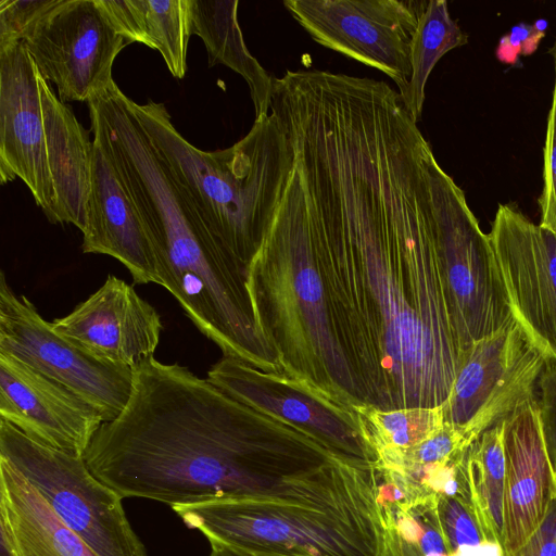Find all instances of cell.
I'll use <instances>...</instances> for the list:
<instances>
[{"label":"cell","instance_id":"9","mask_svg":"<svg viewBox=\"0 0 556 556\" xmlns=\"http://www.w3.org/2000/svg\"><path fill=\"white\" fill-rule=\"evenodd\" d=\"M22 42L61 101H88L114 83L113 63L130 42L116 31L99 0H58Z\"/></svg>","mask_w":556,"mask_h":556},{"label":"cell","instance_id":"1","mask_svg":"<svg viewBox=\"0 0 556 556\" xmlns=\"http://www.w3.org/2000/svg\"><path fill=\"white\" fill-rule=\"evenodd\" d=\"M278 117L289 167L247 271L276 371L351 412L443 406L463 358L450 175L389 85L327 88Z\"/></svg>","mask_w":556,"mask_h":556},{"label":"cell","instance_id":"19","mask_svg":"<svg viewBox=\"0 0 556 556\" xmlns=\"http://www.w3.org/2000/svg\"><path fill=\"white\" fill-rule=\"evenodd\" d=\"M0 507L21 556H97L14 467L0 459Z\"/></svg>","mask_w":556,"mask_h":556},{"label":"cell","instance_id":"3","mask_svg":"<svg viewBox=\"0 0 556 556\" xmlns=\"http://www.w3.org/2000/svg\"><path fill=\"white\" fill-rule=\"evenodd\" d=\"M91 132L136 204L155 253L160 286L224 356L274 371L254 324L247 278L224 254L179 187L130 101L105 106L93 119Z\"/></svg>","mask_w":556,"mask_h":556},{"label":"cell","instance_id":"23","mask_svg":"<svg viewBox=\"0 0 556 556\" xmlns=\"http://www.w3.org/2000/svg\"><path fill=\"white\" fill-rule=\"evenodd\" d=\"M469 36L448 11L445 0H429L422 12L410 46V77L401 96L415 122L421 116L427 80L439 60L453 49L463 47Z\"/></svg>","mask_w":556,"mask_h":556},{"label":"cell","instance_id":"17","mask_svg":"<svg viewBox=\"0 0 556 556\" xmlns=\"http://www.w3.org/2000/svg\"><path fill=\"white\" fill-rule=\"evenodd\" d=\"M504 447L503 548L513 556L539 527L556 491L535 399L504 421Z\"/></svg>","mask_w":556,"mask_h":556},{"label":"cell","instance_id":"5","mask_svg":"<svg viewBox=\"0 0 556 556\" xmlns=\"http://www.w3.org/2000/svg\"><path fill=\"white\" fill-rule=\"evenodd\" d=\"M210 543L285 556H389L381 492L329 505L217 500L173 506Z\"/></svg>","mask_w":556,"mask_h":556},{"label":"cell","instance_id":"6","mask_svg":"<svg viewBox=\"0 0 556 556\" xmlns=\"http://www.w3.org/2000/svg\"><path fill=\"white\" fill-rule=\"evenodd\" d=\"M0 459L14 467L97 556H148L123 507L85 457L41 444L0 419Z\"/></svg>","mask_w":556,"mask_h":556},{"label":"cell","instance_id":"21","mask_svg":"<svg viewBox=\"0 0 556 556\" xmlns=\"http://www.w3.org/2000/svg\"><path fill=\"white\" fill-rule=\"evenodd\" d=\"M389 556H451L438 495H400L380 482Z\"/></svg>","mask_w":556,"mask_h":556},{"label":"cell","instance_id":"26","mask_svg":"<svg viewBox=\"0 0 556 556\" xmlns=\"http://www.w3.org/2000/svg\"><path fill=\"white\" fill-rule=\"evenodd\" d=\"M438 511L451 556H505L503 546L485 535L462 485L438 495Z\"/></svg>","mask_w":556,"mask_h":556},{"label":"cell","instance_id":"33","mask_svg":"<svg viewBox=\"0 0 556 556\" xmlns=\"http://www.w3.org/2000/svg\"><path fill=\"white\" fill-rule=\"evenodd\" d=\"M0 556H21L10 521L2 507H0Z\"/></svg>","mask_w":556,"mask_h":556},{"label":"cell","instance_id":"13","mask_svg":"<svg viewBox=\"0 0 556 556\" xmlns=\"http://www.w3.org/2000/svg\"><path fill=\"white\" fill-rule=\"evenodd\" d=\"M206 379L240 402L306 428L341 456L376 466L377 457L353 412L303 390L285 376L223 356Z\"/></svg>","mask_w":556,"mask_h":556},{"label":"cell","instance_id":"34","mask_svg":"<svg viewBox=\"0 0 556 556\" xmlns=\"http://www.w3.org/2000/svg\"><path fill=\"white\" fill-rule=\"evenodd\" d=\"M211 552L207 556H285L278 554L254 553L239 548L229 547L218 543H210Z\"/></svg>","mask_w":556,"mask_h":556},{"label":"cell","instance_id":"35","mask_svg":"<svg viewBox=\"0 0 556 556\" xmlns=\"http://www.w3.org/2000/svg\"><path fill=\"white\" fill-rule=\"evenodd\" d=\"M548 53H549L551 55H553V56L556 54V38H555V40H554L553 46H552V47H551V49L548 50Z\"/></svg>","mask_w":556,"mask_h":556},{"label":"cell","instance_id":"2","mask_svg":"<svg viewBox=\"0 0 556 556\" xmlns=\"http://www.w3.org/2000/svg\"><path fill=\"white\" fill-rule=\"evenodd\" d=\"M85 460L124 497L173 506L217 500L339 502L355 464L306 428L223 392L154 356L132 368L122 413L96 432Z\"/></svg>","mask_w":556,"mask_h":556},{"label":"cell","instance_id":"25","mask_svg":"<svg viewBox=\"0 0 556 556\" xmlns=\"http://www.w3.org/2000/svg\"><path fill=\"white\" fill-rule=\"evenodd\" d=\"M146 31L169 73L182 79L187 73L190 30L189 0H140Z\"/></svg>","mask_w":556,"mask_h":556},{"label":"cell","instance_id":"28","mask_svg":"<svg viewBox=\"0 0 556 556\" xmlns=\"http://www.w3.org/2000/svg\"><path fill=\"white\" fill-rule=\"evenodd\" d=\"M535 399L542 438L556 488V361H545Z\"/></svg>","mask_w":556,"mask_h":556},{"label":"cell","instance_id":"11","mask_svg":"<svg viewBox=\"0 0 556 556\" xmlns=\"http://www.w3.org/2000/svg\"><path fill=\"white\" fill-rule=\"evenodd\" d=\"M489 237L515 320L556 361V235L509 202L498 204Z\"/></svg>","mask_w":556,"mask_h":556},{"label":"cell","instance_id":"14","mask_svg":"<svg viewBox=\"0 0 556 556\" xmlns=\"http://www.w3.org/2000/svg\"><path fill=\"white\" fill-rule=\"evenodd\" d=\"M51 326L90 356L128 368L154 356L163 331L156 309L132 286L113 275Z\"/></svg>","mask_w":556,"mask_h":556},{"label":"cell","instance_id":"7","mask_svg":"<svg viewBox=\"0 0 556 556\" xmlns=\"http://www.w3.org/2000/svg\"><path fill=\"white\" fill-rule=\"evenodd\" d=\"M427 0H285L283 7L318 45L374 67L403 96L410 46Z\"/></svg>","mask_w":556,"mask_h":556},{"label":"cell","instance_id":"16","mask_svg":"<svg viewBox=\"0 0 556 556\" xmlns=\"http://www.w3.org/2000/svg\"><path fill=\"white\" fill-rule=\"evenodd\" d=\"M92 141L91 188L81 250L116 258L136 285H161L155 253L136 204L108 152L97 138Z\"/></svg>","mask_w":556,"mask_h":556},{"label":"cell","instance_id":"22","mask_svg":"<svg viewBox=\"0 0 556 556\" xmlns=\"http://www.w3.org/2000/svg\"><path fill=\"white\" fill-rule=\"evenodd\" d=\"M469 501L485 535L503 546L506 456L504 421L484 431L464 459Z\"/></svg>","mask_w":556,"mask_h":556},{"label":"cell","instance_id":"4","mask_svg":"<svg viewBox=\"0 0 556 556\" xmlns=\"http://www.w3.org/2000/svg\"><path fill=\"white\" fill-rule=\"evenodd\" d=\"M131 108L224 254L247 278L290 162L289 140L276 114L254 119L231 147L206 152L179 134L163 103L131 100Z\"/></svg>","mask_w":556,"mask_h":556},{"label":"cell","instance_id":"15","mask_svg":"<svg viewBox=\"0 0 556 556\" xmlns=\"http://www.w3.org/2000/svg\"><path fill=\"white\" fill-rule=\"evenodd\" d=\"M0 419L41 444L83 457L104 422L85 400L1 350Z\"/></svg>","mask_w":556,"mask_h":556},{"label":"cell","instance_id":"32","mask_svg":"<svg viewBox=\"0 0 556 556\" xmlns=\"http://www.w3.org/2000/svg\"><path fill=\"white\" fill-rule=\"evenodd\" d=\"M513 556H556V491L541 523Z\"/></svg>","mask_w":556,"mask_h":556},{"label":"cell","instance_id":"30","mask_svg":"<svg viewBox=\"0 0 556 556\" xmlns=\"http://www.w3.org/2000/svg\"><path fill=\"white\" fill-rule=\"evenodd\" d=\"M99 3L118 34L130 43L151 48L140 0H99Z\"/></svg>","mask_w":556,"mask_h":556},{"label":"cell","instance_id":"29","mask_svg":"<svg viewBox=\"0 0 556 556\" xmlns=\"http://www.w3.org/2000/svg\"><path fill=\"white\" fill-rule=\"evenodd\" d=\"M58 0H1L0 46L22 41L31 25Z\"/></svg>","mask_w":556,"mask_h":556},{"label":"cell","instance_id":"8","mask_svg":"<svg viewBox=\"0 0 556 556\" xmlns=\"http://www.w3.org/2000/svg\"><path fill=\"white\" fill-rule=\"evenodd\" d=\"M545 358L516 320L475 342L464 354L444 422L473 442L534 400Z\"/></svg>","mask_w":556,"mask_h":556},{"label":"cell","instance_id":"10","mask_svg":"<svg viewBox=\"0 0 556 556\" xmlns=\"http://www.w3.org/2000/svg\"><path fill=\"white\" fill-rule=\"evenodd\" d=\"M0 350L74 392L93 406L104 422L114 420L129 400L132 368L103 363L59 336L25 295L12 290L3 271Z\"/></svg>","mask_w":556,"mask_h":556},{"label":"cell","instance_id":"24","mask_svg":"<svg viewBox=\"0 0 556 556\" xmlns=\"http://www.w3.org/2000/svg\"><path fill=\"white\" fill-rule=\"evenodd\" d=\"M353 413L376 464L418 445L444 425L442 406L382 410L358 405Z\"/></svg>","mask_w":556,"mask_h":556},{"label":"cell","instance_id":"20","mask_svg":"<svg viewBox=\"0 0 556 556\" xmlns=\"http://www.w3.org/2000/svg\"><path fill=\"white\" fill-rule=\"evenodd\" d=\"M237 0H189L191 35L206 49L208 66L223 64L248 84L255 119L269 114L274 79L250 53L238 23Z\"/></svg>","mask_w":556,"mask_h":556},{"label":"cell","instance_id":"12","mask_svg":"<svg viewBox=\"0 0 556 556\" xmlns=\"http://www.w3.org/2000/svg\"><path fill=\"white\" fill-rule=\"evenodd\" d=\"M17 177L47 219L59 224L38 70L22 41L0 46V181Z\"/></svg>","mask_w":556,"mask_h":556},{"label":"cell","instance_id":"18","mask_svg":"<svg viewBox=\"0 0 556 556\" xmlns=\"http://www.w3.org/2000/svg\"><path fill=\"white\" fill-rule=\"evenodd\" d=\"M38 86L59 224H73L83 231L91 188L93 141L39 72Z\"/></svg>","mask_w":556,"mask_h":556},{"label":"cell","instance_id":"27","mask_svg":"<svg viewBox=\"0 0 556 556\" xmlns=\"http://www.w3.org/2000/svg\"><path fill=\"white\" fill-rule=\"evenodd\" d=\"M543 186L539 198L540 226L556 235V65L551 108L543 147Z\"/></svg>","mask_w":556,"mask_h":556},{"label":"cell","instance_id":"36","mask_svg":"<svg viewBox=\"0 0 556 556\" xmlns=\"http://www.w3.org/2000/svg\"><path fill=\"white\" fill-rule=\"evenodd\" d=\"M554 61H555V65H556V54L554 55Z\"/></svg>","mask_w":556,"mask_h":556},{"label":"cell","instance_id":"31","mask_svg":"<svg viewBox=\"0 0 556 556\" xmlns=\"http://www.w3.org/2000/svg\"><path fill=\"white\" fill-rule=\"evenodd\" d=\"M542 21L534 24L520 23L511 27L510 31L504 35L496 49L497 59L506 64H514L520 55L533 53L545 36V26Z\"/></svg>","mask_w":556,"mask_h":556}]
</instances>
